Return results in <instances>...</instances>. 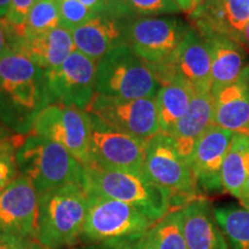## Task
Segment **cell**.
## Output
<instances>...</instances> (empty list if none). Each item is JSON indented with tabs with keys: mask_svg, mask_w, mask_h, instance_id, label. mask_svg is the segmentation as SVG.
I'll list each match as a JSON object with an SVG mask.
<instances>
[{
	"mask_svg": "<svg viewBox=\"0 0 249 249\" xmlns=\"http://www.w3.org/2000/svg\"><path fill=\"white\" fill-rule=\"evenodd\" d=\"M95 88L96 93L107 97L140 99L157 96L160 83L129 45H124L97 61Z\"/></svg>",
	"mask_w": 249,
	"mask_h": 249,
	"instance_id": "obj_6",
	"label": "cell"
},
{
	"mask_svg": "<svg viewBox=\"0 0 249 249\" xmlns=\"http://www.w3.org/2000/svg\"><path fill=\"white\" fill-rule=\"evenodd\" d=\"M38 195L26 176H18L0 193V245L36 239Z\"/></svg>",
	"mask_w": 249,
	"mask_h": 249,
	"instance_id": "obj_12",
	"label": "cell"
},
{
	"mask_svg": "<svg viewBox=\"0 0 249 249\" xmlns=\"http://www.w3.org/2000/svg\"><path fill=\"white\" fill-rule=\"evenodd\" d=\"M233 134L216 124H211L196 142L191 167L198 188L207 193L224 191L222 167L231 145Z\"/></svg>",
	"mask_w": 249,
	"mask_h": 249,
	"instance_id": "obj_16",
	"label": "cell"
},
{
	"mask_svg": "<svg viewBox=\"0 0 249 249\" xmlns=\"http://www.w3.org/2000/svg\"><path fill=\"white\" fill-rule=\"evenodd\" d=\"M42 247L43 246L36 239H27V240L7 245V249H42Z\"/></svg>",
	"mask_w": 249,
	"mask_h": 249,
	"instance_id": "obj_34",
	"label": "cell"
},
{
	"mask_svg": "<svg viewBox=\"0 0 249 249\" xmlns=\"http://www.w3.org/2000/svg\"><path fill=\"white\" fill-rule=\"evenodd\" d=\"M213 95L211 88L195 90L191 105L181 119L176 124L171 138L176 143L177 150L191 165L193 151L202 134L213 124Z\"/></svg>",
	"mask_w": 249,
	"mask_h": 249,
	"instance_id": "obj_20",
	"label": "cell"
},
{
	"mask_svg": "<svg viewBox=\"0 0 249 249\" xmlns=\"http://www.w3.org/2000/svg\"><path fill=\"white\" fill-rule=\"evenodd\" d=\"M180 12L191 15L202 4L203 0H174Z\"/></svg>",
	"mask_w": 249,
	"mask_h": 249,
	"instance_id": "obj_33",
	"label": "cell"
},
{
	"mask_svg": "<svg viewBox=\"0 0 249 249\" xmlns=\"http://www.w3.org/2000/svg\"><path fill=\"white\" fill-rule=\"evenodd\" d=\"M83 5L91 9L95 14H110L118 17H133L126 5L114 4L110 0H80Z\"/></svg>",
	"mask_w": 249,
	"mask_h": 249,
	"instance_id": "obj_32",
	"label": "cell"
},
{
	"mask_svg": "<svg viewBox=\"0 0 249 249\" xmlns=\"http://www.w3.org/2000/svg\"><path fill=\"white\" fill-rule=\"evenodd\" d=\"M42 249H50V248H46V247H42Z\"/></svg>",
	"mask_w": 249,
	"mask_h": 249,
	"instance_id": "obj_43",
	"label": "cell"
},
{
	"mask_svg": "<svg viewBox=\"0 0 249 249\" xmlns=\"http://www.w3.org/2000/svg\"><path fill=\"white\" fill-rule=\"evenodd\" d=\"M86 111L110 128L144 143L160 133L156 96L140 99H119L96 93Z\"/></svg>",
	"mask_w": 249,
	"mask_h": 249,
	"instance_id": "obj_9",
	"label": "cell"
},
{
	"mask_svg": "<svg viewBox=\"0 0 249 249\" xmlns=\"http://www.w3.org/2000/svg\"><path fill=\"white\" fill-rule=\"evenodd\" d=\"M189 18L198 34L225 35L242 45V33L249 22V0H203Z\"/></svg>",
	"mask_w": 249,
	"mask_h": 249,
	"instance_id": "obj_17",
	"label": "cell"
},
{
	"mask_svg": "<svg viewBox=\"0 0 249 249\" xmlns=\"http://www.w3.org/2000/svg\"><path fill=\"white\" fill-rule=\"evenodd\" d=\"M143 173L155 185L174 195V205L181 208L197 196L198 186L191 165L177 150L170 135L158 133L145 143Z\"/></svg>",
	"mask_w": 249,
	"mask_h": 249,
	"instance_id": "obj_7",
	"label": "cell"
},
{
	"mask_svg": "<svg viewBox=\"0 0 249 249\" xmlns=\"http://www.w3.org/2000/svg\"><path fill=\"white\" fill-rule=\"evenodd\" d=\"M12 136L11 133H9V130L6 128L5 126H2V124H0V142L5 141V140H8L11 139Z\"/></svg>",
	"mask_w": 249,
	"mask_h": 249,
	"instance_id": "obj_39",
	"label": "cell"
},
{
	"mask_svg": "<svg viewBox=\"0 0 249 249\" xmlns=\"http://www.w3.org/2000/svg\"><path fill=\"white\" fill-rule=\"evenodd\" d=\"M242 45L245 46V49L249 50V22L246 24L244 33H242Z\"/></svg>",
	"mask_w": 249,
	"mask_h": 249,
	"instance_id": "obj_38",
	"label": "cell"
},
{
	"mask_svg": "<svg viewBox=\"0 0 249 249\" xmlns=\"http://www.w3.org/2000/svg\"><path fill=\"white\" fill-rule=\"evenodd\" d=\"M88 210L89 195L79 183L38 195L36 240L50 249L74 245L82 235Z\"/></svg>",
	"mask_w": 249,
	"mask_h": 249,
	"instance_id": "obj_4",
	"label": "cell"
},
{
	"mask_svg": "<svg viewBox=\"0 0 249 249\" xmlns=\"http://www.w3.org/2000/svg\"><path fill=\"white\" fill-rule=\"evenodd\" d=\"M90 118L91 139L88 165L104 170L144 174L145 143L110 128L92 114H90Z\"/></svg>",
	"mask_w": 249,
	"mask_h": 249,
	"instance_id": "obj_13",
	"label": "cell"
},
{
	"mask_svg": "<svg viewBox=\"0 0 249 249\" xmlns=\"http://www.w3.org/2000/svg\"><path fill=\"white\" fill-rule=\"evenodd\" d=\"M8 46L44 71L59 67L76 50L71 31L61 27L44 34L9 40Z\"/></svg>",
	"mask_w": 249,
	"mask_h": 249,
	"instance_id": "obj_18",
	"label": "cell"
},
{
	"mask_svg": "<svg viewBox=\"0 0 249 249\" xmlns=\"http://www.w3.org/2000/svg\"><path fill=\"white\" fill-rule=\"evenodd\" d=\"M110 1L114 2V4H119V5H124V0H110Z\"/></svg>",
	"mask_w": 249,
	"mask_h": 249,
	"instance_id": "obj_40",
	"label": "cell"
},
{
	"mask_svg": "<svg viewBox=\"0 0 249 249\" xmlns=\"http://www.w3.org/2000/svg\"><path fill=\"white\" fill-rule=\"evenodd\" d=\"M50 105L45 71L23 54L8 49L0 55V119L20 133Z\"/></svg>",
	"mask_w": 249,
	"mask_h": 249,
	"instance_id": "obj_1",
	"label": "cell"
},
{
	"mask_svg": "<svg viewBox=\"0 0 249 249\" xmlns=\"http://www.w3.org/2000/svg\"><path fill=\"white\" fill-rule=\"evenodd\" d=\"M97 61L75 51L59 67L45 71L50 104L87 110L96 95Z\"/></svg>",
	"mask_w": 249,
	"mask_h": 249,
	"instance_id": "obj_11",
	"label": "cell"
},
{
	"mask_svg": "<svg viewBox=\"0 0 249 249\" xmlns=\"http://www.w3.org/2000/svg\"><path fill=\"white\" fill-rule=\"evenodd\" d=\"M156 223L132 204L89 195V210L82 235L108 249H142Z\"/></svg>",
	"mask_w": 249,
	"mask_h": 249,
	"instance_id": "obj_2",
	"label": "cell"
},
{
	"mask_svg": "<svg viewBox=\"0 0 249 249\" xmlns=\"http://www.w3.org/2000/svg\"><path fill=\"white\" fill-rule=\"evenodd\" d=\"M145 244L152 249H188L183 233L181 209L171 211L149 231Z\"/></svg>",
	"mask_w": 249,
	"mask_h": 249,
	"instance_id": "obj_26",
	"label": "cell"
},
{
	"mask_svg": "<svg viewBox=\"0 0 249 249\" xmlns=\"http://www.w3.org/2000/svg\"><path fill=\"white\" fill-rule=\"evenodd\" d=\"M160 86L179 77L195 90L211 88V53L208 43L191 26L181 44L163 64L151 68Z\"/></svg>",
	"mask_w": 249,
	"mask_h": 249,
	"instance_id": "obj_14",
	"label": "cell"
},
{
	"mask_svg": "<svg viewBox=\"0 0 249 249\" xmlns=\"http://www.w3.org/2000/svg\"><path fill=\"white\" fill-rule=\"evenodd\" d=\"M213 95V124L234 134L249 135V65L238 80Z\"/></svg>",
	"mask_w": 249,
	"mask_h": 249,
	"instance_id": "obj_19",
	"label": "cell"
},
{
	"mask_svg": "<svg viewBox=\"0 0 249 249\" xmlns=\"http://www.w3.org/2000/svg\"><path fill=\"white\" fill-rule=\"evenodd\" d=\"M60 27L67 30H74L89 21L95 13L85 6L80 0H57Z\"/></svg>",
	"mask_w": 249,
	"mask_h": 249,
	"instance_id": "obj_30",
	"label": "cell"
},
{
	"mask_svg": "<svg viewBox=\"0 0 249 249\" xmlns=\"http://www.w3.org/2000/svg\"><path fill=\"white\" fill-rule=\"evenodd\" d=\"M9 49L7 33H6V24L4 18H0V55L5 53Z\"/></svg>",
	"mask_w": 249,
	"mask_h": 249,
	"instance_id": "obj_35",
	"label": "cell"
},
{
	"mask_svg": "<svg viewBox=\"0 0 249 249\" xmlns=\"http://www.w3.org/2000/svg\"><path fill=\"white\" fill-rule=\"evenodd\" d=\"M0 249H7V245H0Z\"/></svg>",
	"mask_w": 249,
	"mask_h": 249,
	"instance_id": "obj_42",
	"label": "cell"
},
{
	"mask_svg": "<svg viewBox=\"0 0 249 249\" xmlns=\"http://www.w3.org/2000/svg\"><path fill=\"white\" fill-rule=\"evenodd\" d=\"M201 36L210 49L211 90L214 92L239 79L249 65L247 50L229 36L219 34H202Z\"/></svg>",
	"mask_w": 249,
	"mask_h": 249,
	"instance_id": "obj_22",
	"label": "cell"
},
{
	"mask_svg": "<svg viewBox=\"0 0 249 249\" xmlns=\"http://www.w3.org/2000/svg\"><path fill=\"white\" fill-rule=\"evenodd\" d=\"M29 134L59 143L83 166L88 165L91 118L87 111L50 104L33 120Z\"/></svg>",
	"mask_w": 249,
	"mask_h": 249,
	"instance_id": "obj_8",
	"label": "cell"
},
{
	"mask_svg": "<svg viewBox=\"0 0 249 249\" xmlns=\"http://www.w3.org/2000/svg\"><path fill=\"white\" fill-rule=\"evenodd\" d=\"M24 140L21 135L0 142V193L18 176L17 150Z\"/></svg>",
	"mask_w": 249,
	"mask_h": 249,
	"instance_id": "obj_28",
	"label": "cell"
},
{
	"mask_svg": "<svg viewBox=\"0 0 249 249\" xmlns=\"http://www.w3.org/2000/svg\"><path fill=\"white\" fill-rule=\"evenodd\" d=\"M249 174V135L233 134L231 145L222 167L223 189L233 197H240Z\"/></svg>",
	"mask_w": 249,
	"mask_h": 249,
	"instance_id": "obj_24",
	"label": "cell"
},
{
	"mask_svg": "<svg viewBox=\"0 0 249 249\" xmlns=\"http://www.w3.org/2000/svg\"><path fill=\"white\" fill-rule=\"evenodd\" d=\"M142 249H152V248L150 247V246H149V245H147V244H145V242H144V245H143V247H142Z\"/></svg>",
	"mask_w": 249,
	"mask_h": 249,
	"instance_id": "obj_41",
	"label": "cell"
},
{
	"mask_svg": "<svg viewBox=\"0 0 249 249\" xmlns=\"http://www.w3.org/2000/svg\"><path fill=\"white\" fill-rule=\"evenodd\" d=\"M183 233L188 249H230L213 210L205 198L196 197L181 208Z\"/></svg>",
	"mask_w": 249,
	"mask_h": 249,
	"instance_id": "obj_21",
	"label": "cell"
},
{
	"mask_svg": "<svg viewBox=\"0 0 249 249\" xmlns=\"http://www.w3.org/2000/svg\"><path fill=\"white\" fill-rule=\"evenodd\" d=\"M124 2L134 17H158L180 13L174 0H124Z\"/></svg>",
	"mask_w": 249,
	"mask_h": 249,
	"instance_id": "obj_31",
	"label": "cell"
},
{
	"mask_svg": "<svg viewBox=\"0 0 249 249\" xmlns=\"http://www.w3.org/2000/svg\"><path fill=\"white\" fill-rule=\"evenodd\" d=\"M82 185L88 195L104 196L132 204L156 222L176 208L172 193L155 185L144 174L87 165L83 166Z\"/></svg>",
	"mask_w": 249,
	"mask_h": 249,
	"instance_id": "obj_3",
	"label": "cell"
},
{
	"mask_svg": "<svg viewBox=\"0 0 249 249\" xmlns=\"http://www.w3.org/2000/svg\"><path fill=\"white\" fill-rule=\"evenodd\" d=\"M213 214L230 249H249V209L224 205L214 208Z\"/></svg>",
	"mask_w": 249,
	"mask_h": 249,
	"instance_id": "obj_25",
	"label": "cell"
},
{
	"mask_svg": "<svg viewBox=\"0 0 249 249\" xmlns=\"http://www.w3.org/2000/svg\"><path fill=\"white\" fill-rule=\"evenodd\" d=\"M59 27L60 15L57 0H36L28 15L24 36L44 34Z\"/></svg>",
	"mask_w": 249,
	"mask_h": 249,
	"instance_id": "obj_27",
	"label": "cell"
},
{
	"mask_svg": "<svg viewBox=\"0 0 249 249\" xmlns=\"http://www.w3.org/2000/svg\"><path fill=\"white\" fill-rule=\"evenodd\" d=\"M191 26L171 17H135L128 29V45L152 68L177 51Z\"/></svg>",
	"mask_w": 249,
	"mask_h": 249,
	"instance_id": "obj_10",
	"label": "cell"
},
{
	"mask_svg": "<svg viewBox=\"0 0 249 249\" xmlns=\"http://www.w3.org/2000/svg\"><path fill=\"white\" fill-rule=\"evenodd\" d=\"M17 163L18 172L30 179L37 195L83 182V165L59 143L36 134L24 138L17 150Z\"/></svg>",
	"mask_w": 249,
	"mask_h": 249,
	"instance_id": "obj_5",
	"label": "cell"
},
{
	"mask_svg": "<svg viewBox=\"0 0 249 249\" xmlns=\"http://www.w3.org/2000/svg\"><path fill=\"white\" fill-rule=\"evenodd\" d=\"M194 93V87L179 77H174L160 86L156 96L160 133L166 135L172 133L176 124L188 110Z\"/></svg>",
	"mask_w": 249,
	"mask_h": 249,
	"instance_id": "obj_23",
	"label": "cell"
},
{
	"mask_svg": "<svg viewBox=\"0 0 249 249\" xmlns=\"http://www.w3.org/2000/svg\"><path fill=\"white\" fill-rule=\"evenodd\" d=\"M134 18L95 14L82 26L71 30L75 49L98 61L113 49L128 45L129 23Z\"/></svg>",
	"mask_w": 249,
	"mask_h": 249,
	"instance_id": "obj_15",
	"label": "cell"
},
{
	"mask_svg": "<svg viewBox=\"0 0 249 249\" xmlns=\"http://www.w3.org/2000/svg\"><path fill=\"white\" fill-rule=\"evenodd\" d=\"M239 202H240V205L242 208H246V209H249V174L247 181L245 183L244 189H242L240 197H239Z\"/></svg>",
	"mask_w": 249,
	"mask_h": 249,
	"instance_id": "obj_36",
	"label": "cell"
},
{
	"mask_svg": "<svg viewBox=\"0 0 249 249\" xmlns=\"http://www.w3.org/2000/svg\"><path fill=\"white\" fill-rule=\"evenodd\" d=\"M36 0H11L8 13L4 18L9 40L22 38L26 34V22Z\"/></svg>",
	"mask_w": 249,
	"mask_h": 249,
	"instance_id": "obj_29",
	"label": "cell"
},
{
	"mask_svg": "<svg viewBox=\"0 0 249 249\" xmlns=\"http://www.w3.org/2000/svg\"><path fill=\"white\" fill-rule=\"evenodd\" d=\"M9 6H11V0H0V18H6Z\"/></svg>",
	"mask_w": 249,
	"mask_h": 249,
	"instance_id": "obj_37",
	"label": "cell"
}]
</instances>
